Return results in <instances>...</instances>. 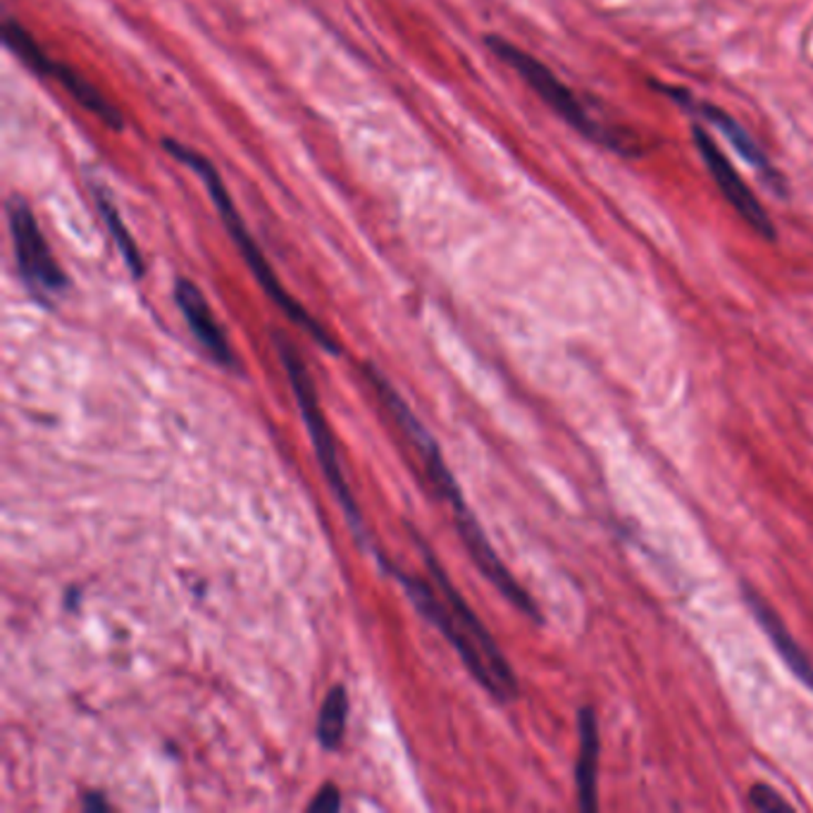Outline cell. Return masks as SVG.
I'll return each instance as SVG.
<instances>
[{"label":"cell","instance_id":"7a4b0ae2","mask_svg":"<svg viewBox=\"0 0 813 813\" xmlns=\"http://www.w3.org/2000/svg\"><path fill=\"white\" fill-rule=\"evenodd\" d=\"M163 148L169 153V158H175L184 167H189L192 172H196L198 179L206 184L208 196L215 203L217 215H220V220H223V225L229 234V239L234 241V246L239 248L244 263L248 265V270L254 272L260 289L268 294V299L281 312H285L289 322H294L301 332H306L312 341H316L320 349H325L327 353H332V356H339L341 353L339 341L330 332H327L325 327L316 318H312L299 301L294 299V296L285 289V285L279 281V277L275 275L270 260L265 258L258 241L254 239V234L248 231L239 208L234 206V198L227 192L223 175L217 172V167L213 165V161L208 158V155H203L196 148L186 146V144H182V141H175V138H163Z\"/></svg>","mask_w":813,"mask_h":813},{"label":"cell","instance_id":"8992f818","mask_svg":"<svg viewBox=\"0 0 813 813\" xmlns=\"http://www.w3.org/2000/svg\"><path fill=\"white\" fill-rule=\"evenodd\" d=\"M3 41L31 72H37L41 76H51L53 82H58L76 103L84 107V111L96 115L105 127L117 130V132L124 127V117H122L120 107L107 99L99 86H93L82 72H76L74 68L65 65V62H60L45 53L39 45V41L31 37L29 31L14 18H6L3 22Z\"/></svg>","mask_w":813,"mask_h":813},{"label":"cell","instance_id":"277c9868","mask_svg":"<svg viewBox=\"0 0 813 813\" xmlns=\"http://www.w3.org/2000/svg\"><path fill=\"white\" fill-rule=\"evenodd\" d=\"M272 341H275V349L279 353V361H281V366H285L294 399H296V403H299V411H301V418L306 422V430L310 434L312 449H316V459L320 463V471H322L327 484H330V492L335 494L337 504L341 506L343 515H347L349 527H351V533L356 535L358 544L368 546L370 542H368V533H366V525H363V513H361V508H358L356 496L349 487L347 473H343V465L339 461V451H337V444H335V434L330 430V422H327V418L322 413V405H320V399H318L316 382H312V374H310L306 361L301 358L299 349H296L285 335L275 332Z\"/></svg>","mask_w":813,"mask_h":813},{"label":"cell","instance_id":"4fadbf2b","mask_svg":"<svg viewBox=\"0 0 813 813\" xmlns=\"http://www.w3.org/2000/svg\"><path fill=\"white\" fill-rule=\"evenodd\" d=\"M349 692L343 685L330 687V692L325 694L322 707L318 713V742L327 752H337L343 744V734H347L349 725Z\"/></svg>","mask_w":813,"mask_h":813},{"label":"cell","instance_id":"9a60e30c","mask_svg":"<svg viewBox=\"0 0 813 813\" xmlns=\"http://www.w3.org/2000/svg\"><path fill=\"white\" fill-rule=\"evenodd\" d=\"M341 809V792L335 783H325L308 804L310 813H337Z\"/></svg>","mask_w":813,"mask_h":813},{"label":"cell","instance_id":"ba28073f","mask_svg":"<svg viewBox=\"0 0 813 813\" xmlns=\"http://www.w3.org/2000/svg\"><path fill=\"white\" fill-rule=\"evenodd\" d=\"M172 296H175V303L184 316V322L189 325V330L203 347V351H206L217 366L223 368L237 366V358H234L225 327L215 318L206 294L198 289V285H194L192 279L179 277L175 281V291H172Z\"/></svg>","mask_w":813,"mask_h":813},{"label":"cell","instance_id":"e0dca14e","mask_svg":"<svg viewBox=\"0 0 813 813\" xmlns=\"http://www.w3.org/2000/svg\"><path fill=\"white\" fill-rule=\"evenodd\" d=\"M65 608L68 611H76L80 608V589L76 587H70L68 594H65Z\"/></svg>","mask_w":813,"mask_h":813},{"label":"cell","instance_id":"30bf717a","mask_svg":"<svg viewBox=\"0 0 813 813\" xmlns=\"http://www.w3.org/2000/svg\"><path fill=\"white\" fill-rule=\"evenodd\" d=\"M670 93H673L676 101H680L685 107H690V111L699 113L701 117H707L718 132L725 134L730 144H732L734 148H738V153L742 155V158H744L749 165H754L757 169H761V172H763V177H769L771 182H778V179H780V177L775 175V169L771 167L769 158H765V153H763V151H761V146L757 144V138H754L752 134H749L738 120L730 117V115H728L725 111H721V107H718V105L697 101V99L687 96V93H682V91H678V89H670Z\"/></svg>","mask_w":813,"mask_h":813},{"label":"cell","instance_id":"52a82bcc","mask_svg":"<svg viewBox=\"0 0 813 813\" xmlns=\"http://www.w3.org/2000/svg\"><path fill=\"white\" fill-rule=\"evenodd\" d=\"M692 136H694V146L701 153L703 165L709 167L716 186L721 189V194L734 208V213H738L754 231H759L761 237L775 239V225L769 217V213H765L763 203L752 194V189H749L747 182L740 177V172L734 169V165L728 161V155L718 148L716 141L701 127H694Z\"/></svg>","mask_w":813,"mask_h":813},{"label":"cell","instance_id":"5b68a950","mask_svg":"<svg viewBox=\"0 0 813 813\" xmlns=\"http://www.w3.org/2000/svg\"><path fill=\"white\" fill-rule=\"evenodd\" d=\"M6 213L22 285L39 303L53 306V301L70 289V277L60 268L37 223L34 210L20 194H12L8 198Z\"/></svg>","mask_w":813,"mask_h":813},{"label":"cell","instance_id":"8fae6325","mask_svg":"<svg viewBox=\"0 0 813 813\" xmlns=\"http://www.w3.org/2000/svg\"><path fill=\"white\" fill-rule=\"evenodd\" d=\"M744 599H747L749 611L757 616V620L761 622V628L765 630V635L771 637V642L778 649V654L783 656L785 663L792 668V673L800 678L813 692V663H811L809 656L804 654V649L800 647V642H796V639L790 635V630L783 625V620L778 618V614L773 611V608L765 604L752 587H744Z\"/></svg>","mask_w":813,"mask_h":813},{"label":"cell","instance_id":"9c48e42d","mask_svg":"<svg viewBox=\"0 0 813 813\" xmlns=\"http://www.w3.org/2000/svg\"><path fill=\"white\" fill-rule=\"evenodd\" d=\"M577 730H580V754L575 763V785H577V804L583 811H597V775H599V721L597 711L591 707H583L577 711Z\"/></svg>","mask_w":813,"mask_h":813},{"label":"cell","instance_id":"2e32d148","mask_svg":"<svg viewBox=\"0 0 813 813\" xmlns=\"http://www.w3.org/2000/svg\"><path fill=\"white\" fill-rule=\"evenodd\" d=\"M82 809L89 811V813H105V811H111L113 806H111V802L105 800V794L89 792V794L82 796Z\"/></svg>","mask_w":813,"mask_h":813},{"label":"cell","instance_id":"5bb4252c","mask_svg":"<svg viewBox=\"0 0 813 813\" xmlns=\"http://www.w3.org/2000/svg\"><path fill=\"white\" fill-rule=\"evenodd\" d=\"M749 804H752L757 811H790L792 804L788 800H783V794H780L778 790H773L771 785H754L752 790H749Z\"/></svg>","mask_w":813,"mask_h":813},{"label":"cell","instance_id":"6da1fadb","mask_svg":"<svg viewBox=\"0 0 813 813\" xmlns=\"http://www.w3.org/2000/svg\"><path fill=\"white\" fill-rule=\"evenodd\" d=\"M411 535L415 539L418 552L430 570L432 585L420 580L415 575L399 570L394 563H389L382 554L378 560L382 563L384 573H389L403 587L405 597L413 604L415 611L432 622L436 630L442 632L446 642L456 649L463 666L471 670V676L480 682L482 690H487L498 701H513L518 697L521 687L515 670L511 668L506 654L498 649L492 632L484 628V622L465 601L463 594L451 583V577L442 568L440 558L434 556L425 537L418 535V529L409 525Z\"/></svg>","mask_w":813,"mask_h":813},{"label":"cell","instance_id":"3957f363","mask_svg":"<svg viewBox=\"0 0 813 813\" xmlns=\"http://www.w3.org/2000/svg\"><path fill=\"white\" fill-rule=\"evenodd\" d=\"M484 43H487V49L498 60L506 62L511 70L518 72L523 76V82L533 89L563 122H568L575 132H580L585 138L597 141V144L611 148L616 153H625V155L642 153V141H639V134L630 130H622V127H614V124H606L594 117L587 111V105L580 101V96H577V93L566 82H560L542 60L525 53L523 49H518V45L502 37L492 34L484 39Z\"/></svg>","mask_w":813,"mask_h":813},{"label":"cell","instance_id":"7c38bea8","mask_svg":"<svg viewBox=\"0 0 813 813\" xmlns=\"http://www.w3.org/2000/svg\"><path fill=\"white\" fill-rule=\"evenodd\" d=\"M91 194H93V203H96V208L103 217V225L107 227V231H111V237L115 241V248L120 251L124 265H127L134 279H141L146 275V263H144V256H141L138 246H136L134 237L130 234L127 225H124V220H122V215L115 206V198L111 196V189L103 186L101 182H91Z\"/></svg>","mask_w":813,"mask_h":813}]
</instances>
